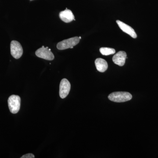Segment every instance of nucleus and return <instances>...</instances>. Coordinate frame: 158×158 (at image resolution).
Listing matches in <instances>:
<instances>
[{"label":"nucleus","mask_w":158,"mask_h":158,"mask_svg":"<svg viewBox=\"0 0 158 158\" xmlns=\"http://www.w3.org/2000/svg\"><path fill=\"white\" fill-rule=\"evenodd\" d=\"M79 37H75L69 39L64 40L57 44V48L59 50H62L68 48H73L80 42Z\"/></svg>","instance_id":"nucleus-2"},{"label":"nucleus","mask_w":158,"mask_h":158,"mask_svg":"<svg viewBox=\"0 0 158 158\" xmlns=\"http://www.w3.org/2000/svg\"><path fill=\"white\" fill-rule=\"evenodd\" d=\"M35 157L34 155L32 153L27 154L22 156L21 158H34Z\"/></svg>","instance_id":"nucleus-12"},{"label":"nucleus","mask_w":158,"mask_h":158,"mask_svg":"<svg viewBox=\"0 0 158 158\" xmlns=\"http://www.w3.org/2000/svg\"><path fill=\"white\" fill-rule=\"evenodd\" d=\"M95 64L97 69L100 72H104L107 69L108 63L104 59L101 58L97 59L95 61Z\"/></svg>","instance_id":"nucleus-10"},{"label":"nucleus","mask_w":158,"mask_h":158,"mask_svg":"<svg viewBox=\"0 0 158 158\" xmlns=\"http://www.w3.org/2000/svg\"><path fill=\"white\" fill-rule=\"evenodd\" d=\"M79 38H80V39H81V37H79Z\"/></svg>","instance_id":"nucleus-13"},{"label":"nucleus","mask_w":158,"mask_h":158,"mask_svg":"<svg viewBox=\"0 0 158 158\" xmlns=\"http://www.w3.org/2000/svg\"><path fill=\"white\" fill-rule=\"evenodd\" d=\"M21 99L18 95H12L8 99V106L10 112L13 114L18 113L20 108Z\"/></svg>","instance_id":"nucleus-3"},{"label":"nucleus","mask_w":158,"mask_h":158,"mask_svg":"<svg viewBox=\"0 0 158 158\" xmlns=\"http://www.w3.org/2000/svg\"><path fill=\"white\" fill-rule=\"evenodd\" d=\"M35 54L39 58L50 61L53 60L55 58L50 49H48V47L45 48L44 46H42L41 48L37 49Z\"/></svg>","instance_id":"nucleus-5"},{"label":"nucleus","mask_w":158,"mask_h":158,"mask_svg":"<svg viewBox=\"0 0 158 158\" xmlns=\"http://www.w3.org/2000/svg\"><path fill=\"white\" fill-rule=\"evenodd\" d=\"M59 16L62 21L66 23H70L75 19L72 11L67 9L61 11L59 13Z\"/></svg>","instance_id":"nucleus-9"},{"label":"nucleus","mask_w":158,"mask_h":158,"mask_svg":"<svg viewBox=\"0 0 158 158\" xmlns=\"http://www.w3.org/2000/svg\"><path fill=\"white\" fill-rule=\"evenodd\" d=\"M10 49L11 56L15 59H19L22 56L23 49L22 47L18 41L12 40L10 44Z\"/></svg>","instance_id":"nucleus-4"},{"label":"nucleus","mask_w":158,"mask_h":158,"mask_svg":"<svg viewBox=\"0 0 158 158\" xmlns=\"http://www.w3.org/2000/svg\"><path fill=\"white\" fill-rule=\"evenodd\" d=\"M127 55L124 51H119L113 56V61L115 64L120 66H123L125 63Z\"/></svg>","instance_id":"nucleus-7"},{"label":"nucleus","mask_w":158,"mask_h":158,"mask_svg":"<svg viewBox=\"0 0 158 158\" xmlns=\"http://www.w3.org/2000/svg\"><path fill=\"white\" fill-rule=\"evenodd\" d=\"M100 52L104 56H109L115 54L116 51L114 49L109 48H102L100 49Z\"/></svg>","instance_id":"nucleus-11"},{"label":"nucleus","mask_w":158,"mask_h":158,"mask_svg":"<svg viewBox=\"0 0 158 158\" xmlns=\"http://www.w3.org/2000/svg\"><path fill=\"white\" fill-rule=\"evenodd\" d=\"M131 94L127 92H115L110 94L108 98L111 101L116 102H123L131 100Z\"/></svg>","instance_id":"nucleus-1"},{"label":"nucleus","mask_w":158,"mask_h":158,"mask_svg":"<svg viewBox=\"0 0 158 158\" xmlns=\"http://www.w3.org/2000/svg\"><path fill=\"white\" fill-rule=\"evenodd\" d=\"M30 1H33V0H30Z\"/></svg>","instance_id":"nucleus-14"},{"label":"nucleus","mask_w":158,"mask_h":158,"mask_svg":"<svg viewBox=\"0 0 158 158\" xmlns=\"http://www.w3.org/2000/svg\"><path fill=\"white\" fill-rule=\"evenodd\" d=\"M71 88V85L66 79H62L59 86V95L62 98H65L68 95Z\"/></svg>","instance_id":"nucleus-6"},{"label":"nucleus","mask_w":158,"mask_h":158,"mask_svg":"<svg viewBox=\"0 0 158 158\" xmlns=\"http://www.w3.org/2000/svg\"><path fill=\"white\" fill-rule=\"evenodd\" d=\"M116 23L118 25L119 27L121 29L122 31L123 32L129 34L130 36H131L133 38H137V34H136L135 30L131 27L119 20L116 21Z\"/></svg>","instance_id":"nucleus-8"}]
</instances>
